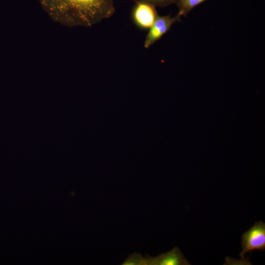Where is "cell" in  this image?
Masks as SVG:
<instances>
[{
	"label": "cell",
	"mask_w": 265,
	"mask_h": 265,
	"mask_svg": "<svg viewBox=\"0 0 265 265\" xmlns=\"http://www.w3.org/2000/svg\"><path fill=\"white\" fill-rule=\"evenodd\" d=\"M54 21L70 26H92L111 17L113 0H38Z\"/></svg>",
	"instance_id": "cell-1"
},
{
	"label": "cell",
	"mask_w": 265,
	"mask_h": 265,
	"mask_svg": "<svg viewBox=\"0 0 265 265\" xmlns=\"http://www.w3.org/2000/svg\"><path fill=\"white\" fill-rule=\"evenodd\" d=\"M242 251L239 256L244 258V254L255 250L265 249V224L262 221L256 222L241 237Z\"/></svg>",
	"instance_id": "cell-2"
},
{
	"label": "cell",
	"mask_w": 265,
	"mask_h": 265,
	"mask_svg": "<svg viewBox=\"0 0 265 265\" xmlns=\"http://www.w3.org/2000/svg\"><path fill=\"white\" fill-rule=\"evenodd\" d=\"M181 19V18L177 15L173 17H170V15L163 16L158 15L145 36L144 47L145 49L149 48L167 33L174 24L180 22Z\"/></svg>",
	"instance_id": "cell-3"
},
{
	"label": "cell",
	"mask_w": 265,
	"mask_h": 265,
	"mask_svg": "<svg viewBox=\"0 0 265 265\" xmlns=\"http://www.w3.org/2000/svg\"><path fill=\"white\" fill-rule=\"evenodd\" d=\"M158 16L155 6L145 2H136L132 12L133 22L143 30L149 29Z\"/></svg>",
	"instance_id": "cell-4"
},
{
	"label": "cell",
	"mask_w": 265,
	"mask_h": 265,
	"mask_svg": "<svg viewBox=\"0 0 265 265\" xmlns=\"http://www.w3.org/2000/svg\"><path fill=\"white\" fill-rule=\"evenodd\" d=\"M145 265H190L177 247L156 257H144Z\"/></svg>",
	"instance_id": "cell-5"
},
{
	"label": "cell",
	"mask_w": 265,
	"mask_h": 265,
	"mask_svg": "<svg viewBox=\"0 0 265 265\" xmlns=\"http://www.w3.org/2000/svg\"><path fill=\"white\" fill-rule=\"evenodd\" d=\"M206 0H177L176 4L178 7L177 15L181 18L186 17L195 7Z\"/></svg>",
	"instance_id": "cell-6"
},
{
	"label": "cell",
	"mask_w": 265,
	"mask_h": 265,
	"mask_svg": "<svg viewBox=\"0 0 265 265\" xmlns=\"http://www.w3.org/2000/svg\"><path fill=\"white\" fill-rule=\"evenodd\" d=\"M123 265H145L144 257L137 253H134L128 256L122 264Z\"/></svg>",
	"instance_id": "cell-7"
},
{
	"label": "cell",
	"mask_w": 265,
	"mask_h": 265,
	"mask_svg": "<svg viewBox=\"0 0 265 265\" xmlns=\"http://www.w3.org/2000/svg\"><path fill=\"white\" fill-rule=\"evenodd\" d=\"M136 2H145L154 6L164 7L176 3L177 0H132Z\"/></svg>",
	"instance_id": "cell-8"
}]
</instances>
